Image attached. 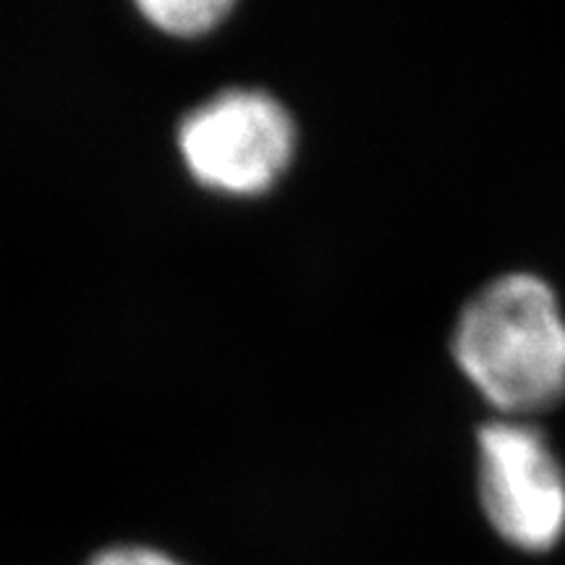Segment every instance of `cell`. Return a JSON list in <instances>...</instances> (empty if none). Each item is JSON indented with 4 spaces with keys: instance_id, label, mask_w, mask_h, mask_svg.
Returning a JSON list of instances; mask_svg holds the SVG:
<instances>
[{
    "instance_id": "5b68a950",
    "label": "cell",
    "mask_w": 565,
    "mask_h": 565,
    "mask_svg": "<svg viewBox=\"0 0 565 565\" xmlns=\"http://www.w3.org/2000/svg\"><path fill=\"white\" fill-rule=\"evenodd\" d=\"M89 565H183L168 553L141 545H118L108 547L92 557Z\"/></svg>"
},
{
    "instance_id": "3957f363",
    "label": "cell",
    "mask_w": 565,
    "mask_h": 565,
    "mask_svg": "<svg viewBox=\"0 0 565 565\" xmlns=\"http://www.w3.org/2000/svg\"><path fill=\"white\" fill-rule=\"evenodd\" d=\"M482 511L508 545L553 550L565 534V471L545 435L524 422H490L477 433Z\"/></svg>"
},
{
    "instance_id": "277c9868",
    "label": "cell",
    "mask_w": 565,
    "mask_h": 565,
    "mask_svg": "<svg viewBox=\"0 0 565 565\" xmlns=\"http://www.w3.org/2000/svg\"><path fill=\"white\" fill-rule=\"evenodd\" d=\"M141 17L171 38H202L231 17L228 0H141Z\"/></svg>"
},
{
    "instance_id": "7a4b0ae2",
    "label": "cell",
    "mask_w": 565,
    "mask_h": 565,
    "mask_svg": "<svg viewBox=\"0 0 565 565\" xmlns=\"http://www.w3.org/2000/svg\"><path fill=\"white\" fill-rule=\"evenodd\" d=\"M175 145L200 186L225 196H257L291 168L296 124L267 92L225 89L183 118Z\"/></svg>"
},
{
    "instance_id": "6da1fadb",
    "label": "cell",
    "mask_w": 565,
    "mask_h": 565,
    "mask_svg": "<svg viewBox=\"0 0 565 565\" xmlns=\"http://www.w3.org/2000/svg\"><path fill=\"white\" fill-rule=\"evenodd\" d=\"M463 377L503 414H540L565 398V317L547 280L500 275L471 296L454 330Z\"/></svg>"
}]
</instances>
